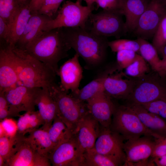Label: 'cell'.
<instances>
[{
    "mask_svg": "<svg viewBox=\"0 0 166 166\" xmlns=\"http://www.w3.org/2000/svg\"><path fill=\"white\" fill-rule=\"evenodd\" d=\"M71 49L63 28L43 31L24 50L50 67L58 76V63Z\"/></svg>",
    "mask_w": 166,
    "mask_h": 166,
    "instance_id": "cell-1",
    "label": "cell"
},
{
    "mask_svg": "<svg viewBox=\"0 0 166 166\" xmlns=\"http://www.w3.org/2000/svg\"><path fill=\"white\" fill-rule=\"evenodd\" d=\"M65 38L88 66L95 67L104 62L108 46L107 38L96 35L86 28H63Z\"/></svg>",
    "mask_w": 166,
    "mask_h": 166,
    "instance_id": "cell-2",
    "label": "cell"
},
{
    "mask_svg": "<svg viewBox=\"0 0 166 166\" xmlns=\"http://www.w3.org/2000/svg\"><path fill=\"white\" fill-rule=\"evenodd\" d=\"M11 47L18 77V85L49 88L56 83L57 75L50 67L25 51L15 46Z\"/></svg>",
    "mask_w": 166,
    "mask_h": 166,
    "instance_id": "cell-3",
    "label": "cell"
},
{
    "mask_svg": "<svg viewBox=\"0 0 166 166\" xmlns=\"http://www.w3.org/2000/svg\"><path fill=\"white\" fill-rule=\"evenodd\" d=\"M153 71L136 78L132 91L126 99L128 104L142 105L157 100H166V72Z\"/></svg>",
    "mask_w": 166,
    "mask_h": 166,
    "instance_id": "cell-4",
    "label": "cell"
},
{
    "mask_svg": "<svg viewBox=\"0 0 166 166\" xmlns=\"http://www.w3.org/2000/svg\"><path fill=\"white\" fill-rule=\"evenodd\" d=\"M49 89L57 104V116L74 134L81 120L89 112L86 103L68 94L56 83Z\"/></svg>",
    "mask_w": 166,
    "mask_h": 166,
    "instance_id": "cell-5",
    "label": "cell"
},
{
    "mask_svg": "<svg viewBox=\"0 0 166 166\" xmlns=\"http://www.w3.org/2000/svg\"><path fill=\"white\" fill-rule=\"evenodd\" d=\"M110 127L121 135L124 140L136 139L142 136L159 139L144 125L135 113L126 105L116 106Z\"/></svg>",
    "mask_w": 166,
    "mask_h": 166,
    "instance_id": "cell-6",
    "label": "cell"
},
{
    "mask_svg": "<svg viewBox=\"0 0 166 166\" xmlns=\"http://www.w3.org/2000/svg\"><path fill=\"white\" fill-rule=\"evenodd\" d=\"M93 10V6H83L77 1H67L58 10L55 17L48 22L44 31L61 28H86Z\"/></svg>",
    "mask_w": 166,
    "mask_h": 166,
    "instance_id": "cell-7",
    "label": "cell"
},
{
    "mask_svg": "<svg viewBox=\"0 0 166 166\" xmlns=\"http://www.w3.org/2000/svg\"><path fill=\"white\" fill-rule=\"evenodd\" d=\"M123 14L120 11L103 10L90 15L88 21L90 26L87 29L93 33L107 38L113 37L119 39L127 31Z\"/></svg>",
    "mask_w": 166,
    "mask_h": 166,
    "instance_id": "cell-8",
    "label": "cell"
},
{
    "mask_svg": "<svg viewBox=\"0 0 166 166\" xmlns=\"http://www.w3.org/2000/svg\"><path fill=\"white\" fill-rule=\"evenodd\" d=\"M42 89L18 85L3 92L11 117H19L22 111H35L36 100Z\"/></svg>",
    "mask_w": 166,
    "mask_h": 166,
    "instance_id": "cell-9",
    "label": "cell"
},
{
    "mask_svg": "<svg viewBox=\"0 0 166 166\" xmlns=\"http://www.w3.org/2000/svg\"><path fill=\"white\" fill-rule=\"evenodd\" d=\"M166 15V0H150L133 31L146 40L153 38L160 23Z\"/></svg>",
    "mask_w": 166,
    "mask_h": 166,
    "instance_id": "cell-10",
    "label": "cell"
},
{
    "mask_svg": "<svg viewBox=\"0 0 166 166\" xmlns=\"http://www.w3.org/2000/svg\"><path fill=\"white\" fill-rule=\"evenodd\" d=\"M124 140L110 127H101L94 148L98 152L111 158L119 164L124 166L126 156L124 149Z\"/></svg>",
    "mask_w": 166,
    "mask_h": 166,
    "instance_id": "cell-11",
    "label": "cell"
},
{
    "mask_svg": "<svg viewBox=\"0 0 166 166\" xmlns=\"http://www.w3.org/2000/svg\"><path fill=\"white\" fill-rule=\"evenodd\" d=\"M48 157L39 153L27 140L21 135L5 166H50Z\"/></svg>",
    "mask_w": 166,
    "mask_h": 166,
    "instance_id": "cell-12",
    "label": "cell"
},
{
    "mask_svg": "<svg viewBox=\"0 0 166 166\" xmlns=\"http://www.w3.org/2000/svg\"><path fill=\"white\" fill-rule=\"evenodd\" d=\"M84 153L74 134L55 146L48 158L53 166H82Z\"/></svg>",
    "mask_w": 166,
    "mask_h": 166,
    "instance_id": "cell-13",
    "label": "cell"
},
{
    "mask_svg": "<svg viewBox=\"0 0 166 166\" xmlns=\"http://www.w3.org/2000/svg\"><path fill=\"white\" fill-rule=\"evenodd\" d=\"M155 139L149 136H143L138 138L127 140L124 149L126 156L124 166L147 164L151 157L155 144Z\"/></svg>",
    "mask_w": 166,
    "mask_h": 166,
    "instance_id": "cell-14",
    "label": "cell"
},
{
    "mask_svg": "<svg viewBox=\"0 0 166 166\" xmlns=\"http://www.w3.org/2000/svg\"><path fill=\"white\" fill-rule=\"evenodd\" d=\"M86 103L89 112L101 126L103 128L110 127L116 106L111 98L103 91Z\"/></svg>",
    "mask_w": 166,
    "mask_h": 166,
    "instance_id": "cell-15",
    "label": "cell"
},
{
    "mask_svg": "<svg viewBox=\"0 0 166 166\" xmlns=\"http://www.w3.org/2000/svg\"><path fill=\"white\" fill-rule=\"evenodd\" d=\"M18 76L11 47L0 44V91L5 92L18 85Z\"/></svg>",
    "mask_w": 166,
    "mask_h": 166,
    "instance_id": "cell-16",
    "label": "cell"
},
{
    "mask_svg": "<svg viewBox=\"0 0 166 166\" xmlns=\"http://www.w3.org/2000/svg\"><path fill=\"white\" fill-rule=\"evenodd\" d=\"M76 53L65 61L59 68L58 76L61 79V87L65 91L70 90L71 93L79 90L82 77L83 70Z\"/></svg>",
    "mask_w": 166,
    "mask_h": 166,
    "instance_id": "cell-17",
    "label": "cell"
},
{
    "mask_svg": "<svg viewBox=\"0 0 166 166\" xmlns=\"http://www.w3.org/2000/svg\"><path fill=\"white\" fill-rule=\"evenodd\" d=\"M101 128L98 121L89 112L81 120L74 135L84 153L94 148Z\"/></svg>",
    "mask_w": 166,
    "mask_h": 166,
    "instance_id": "cell-18",
    "label": "cell"
},
{
    "mask_svg": "<svg viewBox=\"0 0 166 166\" xmlns=\"http://www.w3.org/2000/svg\"><path fill=\"white\" fill-rule=\"evenodd\" d=\"M124 75L122 73L111 74L105 78L103 90L111 98L126 100L131 93L136 79L124 78Z\"/></svg>",
    "mask_w": 166,
    "mask_h": 166,
    "instance_id": "cell-19",
    "label": "cell"
},
{
    "mask_svg": "<svg viewBox=\"0 0 166 166\" xmlns=\"http://www.w3.org/2000/svg\"><path fill=\"white\" fill-rule=\"evenodd\" d=\"M51 18L38 12L32 13L25 29L15 46L24 50L28 45L44 31L47 23Z\"/></svg>",
    "mask_w": 166,
    "mask_h": 166,
    "instance_id": "cell-20",
    "label": "cell"
},
{
    "mask_svg": "<svg viewBox=\"0 0 166 166\" xmlns=\"http://www.w3.org/2000/svg\"><path fill=\"white\" fill-rule=\"evenodd\" d=\"M126 105L135 113L144 125L159 139L166 137L165 120L148 111L141 105L127 104Z\"/></svg>",
    "mask_w": 166,
    "mask_h": 166,
    "instance_id": "cell-21",
    "label": "cell"
},
{
    "mask_svg": "<svg viewBox=\"0 0 166 166\" xmlns=\"http://www.w3.org/2000/svg\"><path fill=\"white\" fill-rule=\"evenodd\" d=\"M36 106L44 121L43 126L49 128L57 115V109L56 103L48 88L42 89L36 100Z\"/></svg>",
    "mask_w": 166,
    "mask_h": 166,
    "instance_id": "cell-22",
    "label": "cell"
},
{
    "mask_svg": "<svg viewBox=\"0 0 166 166\" xmlns=\"http://www.w3.org/2000/svg\"><path fill=\"white\" fill-rule=\"evenodd\" d=\"M148 0H122L121 11L125 18L127 31L133 32L139 20L145 10Z\"/></svg>",
    "mask_w": 166,
    "mask_h": 166,
    "instance_id": "cell-23",
    "label": "cell"
},
{
    "mask_svg": "<svg viewBox=\"0 0 166 166\" xmlns=\"http://www.w3.org/2000/svg\"><path fill=\"white\" fill-rule=\"evenodd\" d=\"M30 2L21 6L10 25L9 36L5 44L11 46L16 44L32 14Z\"/></svg>",
    "mask_w": 166,
    "mask_h": 166,
    "instance_id": "cell-24",
    "label": "cell"
},
{
    "mask_svg": "<svg viewBox=\"0 0 166 166\" xmlns=\"http://www.w3.org/2000/svg\"><path fill=\"white\" fill-rule=\"evenodd\" d=\"M49 128L43 126L29 133L26 137L34 148L40 154L48 157V156L54 148L50 138Z\"/></svg>",
    "mask_w": 166,
    "mask_h": 166,
    "instance_id": "cell-25",
    "label": "cell"
},
{
    "mask_svg": "<svg viewBox=\"0 0 166 166\" xmlns=\"http://www.w3.org/2000/svg\"><path fill=\"white\" fill-rule=\"evenodd\" d=\"M112 70L106 72L89 82L76 92L71 95L79 101L86 103L98 93L104 91L103 84L106 77L112 73Z\"/></svg>",
    "mask_w": 166,
    "mask_h": 166,
    "instance_id": "cell-26",
    "label": "cell"
},
{
    "mask_svg": "<svg viewBox=\"0 0 166 166\" xmlns=\"http://www.w3.org/2000/svg\"><path fill=\"white\" fill-rule=\"evenodd\" d=\"M44 124V121L38 111L26 112L19 117L17 121L18 133L25 136Z\"/></svg>",
    "mask_w": 166,
    "mask_h": 166,
    "instance_id": "cell-27",
    "label": "cell"
},
{
    "mask_svg": "<svg viewBox=\"0 0 166 166\" xmlns=\"http://www.w3.org/2000/svg\"><path fill=\"white\" fill-rule=\"evenodd\" d=\"M48 133L54 148L70 139L74 134L57 115L49 128Z\"/></svg>",
    "mask_w": 166,
    "mask_h": 166,
    "instance_id": "cell-28",
    "label": "cell"
},
{
    "mask_svg": "<svg viewBox=\"0 0 166 166\" xmlns=\"http://www.w3.org/2000/svg\"><path fill=\"white\" fill-rule=\"evenodd\" d=\"M136 40L140 45L139 54L150 64L152 70L162 72L160 69L161 60L159 57L156 48L147 40L140 37H137Z\"/></svg>",
    "mask_w": 166,
    "mask_h": 166,
    "instance_id": "cell-29",
    "label": "cell"
},
{
    "mask_svg": "<svg viewBox=\"0 0 166 166\" xmlns=\"http://www.w3.org/2000/svg\"><path fill=\"white\" fill-rule=\"evenodd\" d=\"M82 166H118L109 157L97 152L94 148L85 151Z\"/></svg>",
    "mask_w": 166,
    "mask_h": 166,
    "instance_id": "cell-30",
    "label": "cell"
},
{
    "mask_svg": "<svg viewBox=\"0 0 166 166\" xmlns=\"http://www.w3.org/2000/svg\"><path fill=\"white\" fill-rule=\"evenodd\" d=\"M21 5L18 0H0V17L7 22L10 27Z\"/></svg>",
    "mask_w": 166,
    "mask_h": 166,
    "instance_id": "cell-31",
    "label": "cell"
},
{
    "mask_svg": "<svg viewBox=\"0 0 166 166\" xmlns=\"http://www.w3.org/2000/svg\"><path fill=\"white\" fill-rule=\"evenodd\" d=\"M125 69L127 75L136 78L144 76L150 71L147 61L139 54L134 61Z\"/></svg>",
    "mask_w": 166,
    "mask_h": 166,
    "instance_id": "cell-32",
    "label": "cell"
},
{
    "mask_svg": "<svg viewBox=\"0 0 166 166\" xmlns=\"http://www.w3.org/2000/svg\"><path fill=\"white\" fill-rule=\"evenodd\" d=\"M108 45L114 52L122 50H130L139 53L140 45L136 40L117 39L108 41Z\"/></svg>",
    "mask_w": 166,
    "mask_h": 166,
    "instance_id": "cell-33",
    "label": "cell"
},
{
    "mask_svg": "<svg viewBox=\"0 0 166 166\" xmlns=\"http://www.w3.org/2000/svg\"><path fill=\"white\" fill-rule=\"evenodd\" d=\"M21 135L18 133L13 137L5 136L0 137V155L3 158L6 162L12 154Z\"/></svg>",
    "mask_w": 166,
    "mask_h": 166,
    "instance_id": "cell-34",
    "label": "cell"
},
{
    "mask_svg": "<svg viewBox=\"0 0 166 166\" xmlns=\"http://www.w3.org/2000/svg\"><path fill=\"white\" fill-rule=\"evenodd\" d=\"M152 44L158 53L166 45V15L161 20L154 35Z\"/></svg>",
    "mask_w": 166,
    "mask_h": 166,
    "instance_id": "cell-35",
    "label": "cell"
},
{
    "mask_svg": "<svg viewBox=\"0 0 166 166\" xmlns=\"http://www.w3.org/2000/svg\"><path fill=\"white\" fill-rule=\"evenodd\" d=\"M17 121L11 118H5L0 121V137H13L17 134Z\"/></svg>",
    "mask_w": 166,
    "mask_h": 166,
    "instance_id": "cell-36",
    "label": "cell"
},
{
    "mask_svg": "<svg viewBox=\"0 0 166 166\" xmlns=\"http://www.w3.org/2000/svg\"><path fill=\"white\" fill-rule=\"evenodd\" d=\"M141 105L148 111L166 121V100L159 99Z\"/></svg>",
    "mask_w": 166,
    "mask_h": 166,
    "instance_id": "cell-37",
    "label": "cell"
},
{
    "mask_svg": "<svg viewBox=\"0 0 166 166\" xmlns=\"http://www.w3.org/2000/svg\"><path fill=\"white\" fill-rule=\"evenodd\" d=\"M117 53V63L120 69H125L134 61L138 54L130 50H121Z\"/></svg>",
    "mask_w": 166,
    "mask_h": 166,
    "instance_id": "cell-38",
    "label": "cell"
},
{
    "mask_svg": "<svg viewBox=\"0 0 166 166\" xmlns=\"http://www.w3.org/2000/svg\"><path fill=\"white\" fill-rule=\"evenodd\" d=\"M63 1L45 0L37 12L53 18V17L57 14L60 5Z\"/></svg>",
    "mask_w": 166,
    "mask_h": 166,
    "instance_id": "cell-39",
    "label": "cell"
},
{
    "mask_svg": "<svg viewBox=\"0 0 166 166\" xmlns=\"http://www.w3.org/2000/svg\"><path fill=\"white\" fill-rule=\"evenodd\" d=\"M122 0H94V2L103 10L122 13Z\"/></svg>",
    "mask_w": 166,
    "mask_h": 166,
    "instance_id": "cell-40",
    "label": "cell"
},
{
    "mask_svg": "<svg viewBox=\"0 0 166 166\" xmlns=\"http://www.w3.org/2000/svg\"><path fill=\"white\" fill-rule=\"evenodd\" d=\"M155 144L151 157L153 159L166 155V137L155 139Z\"/></svg>",
    "mask_w": 166,
    "mask_h": 166,
    "instance_id": "cell-41",
    "label": "cell"
},
{
    "mask_svg": "<svg viewBox=\"0 0 166 166\" xmlns=\"http://www.w3.org/2000/svg\"><path fill=\"white\" fill-rule=\"evenodd\" d=\"M10 27L7 22L2 18L0 17V42L6 43L8 38Z\"/></svg>",
    "mask_w": 166,
    "mask_h": 166,
    "instance_id": "cell-42",
    "label": "cell"
},
{
    "mask_svg": "<svg viewBox=\"0 0 166 166\" xmlns=\"http://www.w3.org/2000/svg\"><path fill=\"white\" fill-rule=\"evenodd\" d=\"M45 0H30V6L32 13L37 12Z\"/></svg>",
    "mask_w": 166,
    "mask_h": 166,
    "instance_id": "cell-43",
    "label": "cell"
},
{
    "mask_svg": "<svg viewBox=\"0 0 166 166\" xmlns=\"http://www.w3.org/2000/svg\"><path fill=\"white\" fill-rule=\"evenodd\" d=\"M152 161L157 166H166V155L155 158L152 160Z\"/></svg>",
    "mask_w": 166,
    "mask_h": 166,
    "instance_id": "cell-44",
    "label": "cell"
},
{
    "mask_svg": "<svg viewBox=\"0 0 166 166\" xmlns=\"http://www.w3.org/2000/svg\"><path fill=\"white\" fill-rule=\"evenodd\" d=\"M160 69L161 72H166V58L162 59L161 60Z\"/></svg>",
    "mask_w": 166,
    "mask_h": 166,
    "instance_id": "cell-45",
    "label": "cell"
},
{
    "mask_svg": "<svg viewBox=\"0 0 166 166\" xmlns=\"http://www.w3.org/2000/svg\"><path fill=\"white\" fill-rule=\"evenodd\" d=\"M83 1L86 2L87 6H93V4L94 2V0H76L77 1L81 3Z\"/></svg>",
    "mask_w": 166,
    "mask_h": 166,
    "instance_id": "cell-46",
    "label": "cell"
},
{
    "mask_svg": "<svg viewBox=\"0 0 166 166\" xmlns=\"http://www.w3.org/2000/svg\"><path fill=\"white\" fill-rule=\"evenodd\" d=\"M159 53L161 54L163 59L166 58V45L160 50Z\"/></svg>",
    "mask_w": 166,
    "mask_h": 166,
    "instance_id": "cell-47",
    "label": "cell"
},
{
    "mask_svg": "<svg viewBox=\"0 0 166 166\" xmlns=\"http://www.w3.org/2000/svg\"><path fill=\"white\" fill-rule=\"evenodd\" d=\"M6 162L3 158L0 155V166H5Z\"/></svg>",
    "mask_w": 166,
    "mask_h": 166,
    "instance_id": "cell-48",
    "label": "cell"
},
{
    "mask_svg": "<svg viewBox=\"0 0 166 166\" xmlns=\"http://www.w3.org/2000/svg\"><path fill=\"white\" fill-rule=\"evenodd\" d=\"M20 5L25 4L27 2H30V0H18Z\"/></svg>",
    "mask_w": 166,
    "mask_h": 166,
    "instance_id": "cell-49",
    "label": "cell"
}]
</instances>
